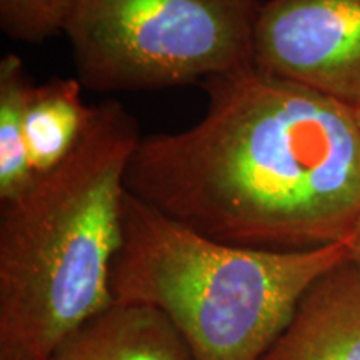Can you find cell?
I'll return each mask as SVG.
<instances>
[{
    "label": "cell",
    "instance_id": "obj_1",
    "mask_svg": "<svg viewBox=\"0 0 360 360\" xmlns=\"http://www.w3.org/2000/svg\"><path fill=\"white\" fill-rule=\"evenodd\" d=\"M192 127L139 141L125 191L222 244L294 252L360 220V129L334 98L249 65L204 80Z\"/></svg>",
    "mask_w": 360,
    "mask_h": 360
},
{
    "label": "cell",
    "instance_id": "obj_2",
    "mask_svg": "<svg viewBox=\"0 0 360 360\" xmlns=\"http://www.w3.org/2000/svg\"><path fill=\"white\" fill-rule=\"evenodd\" d=\"M120 102L96 105L77 148L0 210V360H52L114 304L125 172L141 141Z\"/></svg>",
    "mask_w": 360,
    "mask_h": 360
},
{
    "label": "cell",
    "instance_id": "obj_3",
    "mask_svg": "<svg viewBox=\"0 0 360 360\" xmlns=\"http://www.w3.org/2000/svg\"><path fill=\"white\" fill-rule=\"evenodd\" d=\"M345 259V242L294 252L222 244L125 192L110 290L117 304L164 314L193 360H259L309 287Z\"/></svg>",
    "mask_w": 360,
    "mask_h": 360
},
{
    "label": "cell",
    "instance_id": "obj_4",
    "mask_svg": "<svg viewBox=\"0 0 360 360\" xmlns=\"http://www.w3.org/2000/svg\"><path fill=\"white\" fill-rule=\"evenodd\" d=\"M260 0H77L65 30L96 94L180 87L254 65Z\"/></svg>",
    "mask_w": 360,
    "mask_h": 360
},
{
    "label": "cell",
    "instance_id": "obj_5",
    "mask_svg": "<svg viewBox=\"0 0 360 360\" xmlns=\"http://www.w3.org/2000/svg\"><path fill=\"white\" fill-rule=\"evenodd\" d=\"M254 65L360 105V0H264Z\"/></svg>",
    "mask_w": 360,
    "mask_h": 360
},
{
    "label": "cell",
    "instance_id": "obj_6",
    "mask_svg": "<svg viewBox=\"0 0 360 360\" xmlns=\"http://www.w3.org/2000/svg\"><path fill=\"white\" fill-rule=\"evenodd\" d=\"M259 360H360V264L317 278Z\"/></svg>",
    "mask_w": 360,
    "mask_h": 360
},
{
    "label": "cell",
    "instance_id": "obj_7",
    "mask_svg": "<svg viewBox=\"0 0 360 360\" xmlns=\"http://www.w3.org/2000/svg\"><path fill=\"white\" fill-rule=\"evenodd\" d=\"M52 360H193L172 322L147 305L117 304L97 314Z\"/></svg>",
    "mask_w": 360,
    "mask_h": 360
},
{
    "label": "cell",
    "instance_id": "obj_8",
    "mask_svg": "<svg viewBox=\"0 0 360 360\" xmlns=\"http://www.w3.org/2000/svg\"><path fill=\"white\" fill-rule=\"evenodd\" d=\"M77 77H53L34 85L25 115V143L35 177L49 174L69 159L96 115L82 98Z\"/></svg>",
    "mask_w": 360,
    "mask_h": 360
},
{
    "label": "cell",
    "instance_id": "obj_9",
    "mask_svg": "<svg viewBox=\"0 0 360 360\" xmlns=\"http://www.w3.org/2000/svg\"><path fill=\"white\" fill-rule=\"evenodd\" d=\"M24 60L7 53L0 60V202L15 200L35 175L25 143V115L34 87Z\"/></svg>",
    "mask_w": 360,
    "mask_h": 360
},
{
    "label": "cell",
    "instance_id": "obj_10",
    "mask_svg": "<svg viewBox=\"0 0 360 360\" xmlns=\"http://www.w3.org/2000/svg\"><path fill=\"white\" fill-rule=\"evenodd\" d=\"M77 0H0V29L8 39L42 44L64 32Z\"/></svg>",
    "mask_w": 360,
    "mask_h": 360
},
{
    "label": "cell",
    "instance_id": "obj_11",
    "mask_svg": "<svg viewBox=\"0 0 360 360\" xmlns=\"http://www.w3.org/2000/svg\"><path fill=\"white\" fill-rule=\"evenodd\" d=\"M345 244H347V247H349L350 259L355 260L357 264H360V220H359V224L355 225L354 232L350 233V237L345 240Z\"/></svg>",
    "mask_w": 360,
    "mask_h": 360
},
{
    "label": "cell",
    "instance_id": "obj_12",
    "mask_svg": "<svg viewBox=\"0 0 360 360\" xmlns=\"http://www.w3.org/2000/svg\"><path fill=\"white\" fill-rule=\"evenodd\" d=\"M352 114H354V117H355V122H357L359 129H360V105H359V107H354Z\"/></svg>",
    "mask_w": 360,
    "mask_h": 360
}]
</instances>
